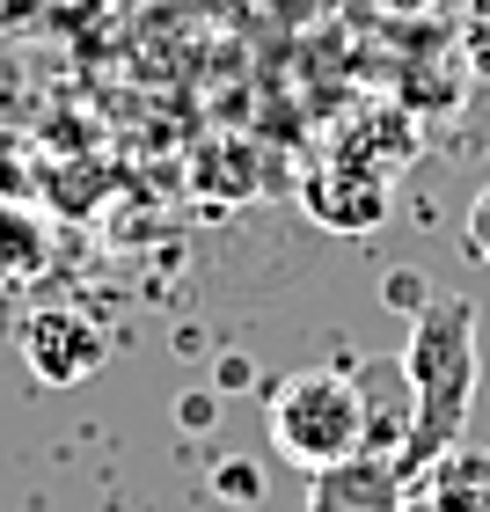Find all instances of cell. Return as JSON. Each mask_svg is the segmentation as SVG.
<instances>
[{
  "instance_id": "obj_1",
  "label": "cell",
  "mask_w": 490,
  "mask_h": 512,
  "mask_svg": "<svg viewBox=\"0 0 490 512\" xmlns=\"http://www.w3.org/2000/svg\"><path fill=\"white\" fill-rule=\"evenodd\" d=\"M403 374H410V439L395 454V469H403V483H417L447 447H461L476 410V308L461 293L417 308Z\"/></svg>"
},
{
  "instance_id": "obj_2",
  "label": "cell",
  "mask_w": 490,
  "mask_h": 512,
  "mask_svg": "<svg viewBox=\"0 0 490 512\" xmlns=\"http://www.w3.org/2000/svg\"><path fill=\"white\" fill-rule=\"evenodd\" d=\"M271 447L293 461L300 476H322L337 461L366 454V403L352 374H330V366H308L286 388L271 395Z\"/></svg>"
},
{
  "instance_id": "obj_3",
  "label": "cell",
  "mask_w": 490,
  "mask_h": 512,
  "mask_svg": "<svg viewBox=\"0 0 490 512\" xmlns=\"http://www.w3.org/2000/svg\"><path fill=\"white\" fill-rule=\"evenodd\" d=\"M403 469H395L388 454H352L337 461V469L308 476V512H403L410 498Z\"/></svg>"
},
{
  "instance_id": "obj_4",
  "label": "cell",
  "mask_w": 490,
  "mask_h": 512,
  "mask_svg": "<svg viewBox=\"0 0 490 512\" xmlns=\"http://www.w3.org/2000/svg\"><path fill=\"white\" fill-rule=\"evenodd\" d=\"M22 344H30V359H37V374L44 381H88L96 374V359H103V337L88 330L81 315H66V308H52V315H37L30 330H22Z\"/></svg>"
},
{
  "instance_id": "obj_5",
  "label": "cell",
  "mask_w": 490,
  "mask_h": 512,
  "mask_svg": "<svg viewBox=\"0 0 490 512\" xmlns=\"http://www.w3.org/2000/svg\"><path fill=\"white\" fill-rule=\"evenodd\" d=\"M417 498L432 512H490V447H469V439L447 447L417 476Z\"/></svg>"
},
{
  "instance_id": "obj_6",
  "label": "cell",
  "mask_w": 490,
  "mask_h": 512,
  "mask_svg": "<svg viewBox=\"0 0 490 512\" xmlns=\"http://www.w3.org/2000/svg\"><path fill=\"white\" fill-rule=\"evenodd\" d=\"M44 264V227L22 213H0V278H22Z\"/></svg>"
},
{
  "instance_id": "obj_7",
  "label": "cell",
  "mask_w": 490,
  "mask_h": 512,
  "mask_svg": "<svg viewBox=\"0 0 490 512\" xmlns=\"http://www.w3.org/2000/svg\"><path fill=\"white\" fill-rule=\"evenodd\" d=\"M461 66L490 88V0H469V8H461Z\"/></svg>"
},
{
  "instance_id": "obj_8",
  "label": "cell",
  "mask_w": 490,
  "mask_h": 512,
  "mask_svg": "<svg viewBox=\"0 0 490 512\" xmlns=\"http://www.w3.org/2000/svg\"><path fill=\"white\" fill-rule=\"evenodd\" d=\"M461 242H469L476 264H490V183L469 198V220H461Z\"/></svg>"
},
{
  "instance_id": "obj_9",
  "label": "cell",
  "mask_w": 490,
  "mask_h": 512,
  "mask_svg": "<svg viewBox=\"0 0 490 512\" xmlns=\"http://www.w3.org/2000/svg\"><path fill=\"white\" fill-rule=\"evenodd\" d=\"M220 483H227V498H235V505H256V498H264V476L235 469V461H227V469H220Z\"/></svg>"
}]
</instances>
